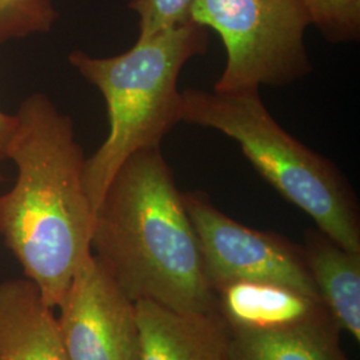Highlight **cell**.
Wrapping results in <instances>:
<instances>
[{
	"instance_id": "1",
	"label": "cell",
	"mask_w": 360,
	"mask_h": 360,
	"mask_svg": "<svg viewBox=\"0 0 360 360\" xmlns=\"http://www.w3.org/2000/svg\"><path fill=\"white\" fill-rule=\"evenodd\" d=\"M6 159L18 169L0 195V238L52 309L91 254L95 211L84 187L86 158L74 122L37 92L13 114Z\"/></svg>"
},
{
	"instance_id": "2",
	"label": "cell",
	"mask_w": 360,
	"mask_h": 360,
	"mask_svg": "<svg viewBox=\"0 0 360 360\" xmlns=\"http://www.w3.org/2000/svg\"><path fill=\"white\" fill-rule=\"evenodd\" d=\"M91 252L134 302L219 314L199 242L160 147L131 155L95 211Z\"/></svg>"
},
{
	"instance_id": "3",
	"label": "cell",
	"mask_w": 360,
	"mask_h": 360,
	"mask_svg": "<svg viewBox=\"0 0 360 360\" xmlns=\"http://www.w3.org/2000/svg\"><path fill=\"white\" fill-rule=\"evenodd\" d=\"M207 49L208 28L188 20L153 38L136 39L116 56L70 53V65L102 92L110 123L103 144L84 163L83 180L94 211L129 156L160 147L180 123V71Z\"/></svg>"
},
{
	"instance_id": "4",
	"label": "cell",
	"mask_w": 360,
	"mask_h": 360,
	"mask_svg": "<svg viewBox=\"0 0 360 360\" xmlns=\"http://www.w3.org/2000/svg\"><path fill=\"white\" fill-rule=\"evenodd\" d=\"M180 122L217 129L240 146L257 172L316 229L360 252V210L340 169L296 141L274 119L259 90L180 91Z\"/></svg>"
},
{
	"instance_id": "5",
	"label": "cell",
	"mask_w": 360,
	"mask_h": 360,
	"mask_svg": "<svg viewBox=\"0 0 360 360\" xmlns=\"http://www.w3.org/2000/svg\"><path fill=\"white\" fill-rule=\"evenodd\" d=\"M191 20L218 32L227 62L214 91L281 87L312 71L300 0H193Z\"/></svg>"
},
{
	"instance_id": "6",
	"label": "cell",
	"mask_w": 360,
	"mask_h": 360,
	"mask_svg": "<svg viewBox=\"0 0 360 360\" xmlns=\"http://www.w3.org/2000/svg\"><path fill=\"white\" fill-rule=\"evenodd\" d=\"M183 200L212 288L231 282H263L321 300L302 245L279 233L240 224L214 206L202 191L183 193Z\"/></svg>"
},
{
	"instance_id": "7",
	"label": "cell",
	"mask_w": 360,
	"mask_h": 360,
	"mask_svg": "<svg viewBox=\"0 0 360 360\" xmlns=\"http://www.w3.org/2000/svg\"><path fill=\"white\" fill-rule=\"evenodd\" d=\"M58 326L70 360H138L136 304L91 252L58 307Z\"/></svg>"
},
{
	"instance_id": "8",
	"label": "cell",
	"mask_w": 360,
	"mask_h": 360,
	"mask_svg": "<svg viewBox=\"0 0 360 360\" xmlns=\"http://www.w3.org/2000/svg\"><path fill=\"white\" fill-rule=\"evenodd\" d=\"M138 360H229L230 331L219 314H187L135 302Z\"/></svg>"
},
{
	"instance_id": "9",
	"label": "cell",
	"mask_w": 360,
	"mask_h": 360,
	"mask_svg": "<svg viewBox=\"0 0 360 360\" xmlns=\"http://www.w3.org/2000/svg\"><path fill=\"white\" fill-rule=\"evenodd\" d=\"M214 292L229 330L272 333L331 319L321 300L281 284L231 282Z\"/></svg>"
},
{
	"instance_id": "10",
	"label": "cell",
	"mask_w": 360,
	"mask_h": 360,
	"mask_svg": "<svg viewBox=\"0 0 360 360\" xmlns=\"http://www.w3.org/2000/svg\"><path fill=\"white\" fill-rule=\"evenodd\" d=\"M0 360H70L53 309L26 278L0 283Z\"/></svg>"
},
{
	"instance_id": "11",
	"label": "cell",
	"mask_w": 360,
	"mask_h": 360,
	"mask_svg": "<svg viewBox=\"0 0 360 360\" xmlns=\"http://www.w3.org/2000/svg\"><path fill=\"white\" fill-rule=\"evenodd\" d=\"M303 254L318 295L340 333L360 342V252L338 245L321 230L304 233Z\"/></svg>"
},
{
	"instance_id": "12",
	"label": "cell",
	"mask_w": 360,
	"mask_h": 360,
	"mask_svg": "<svg viewBox=\"0 0 360 360\" xmlns=\"http://www.w3.org/2000/svg\"><path fill=\"white\" fill-rule=\"evenodd\" d=\"M229 331V360H354L331 319L272 333Z\"/></svg>"
},
{
	"instance_id": "13",
	"label": "cell",
	"mask_w": 360,
	"mask_h": 360,
	"mask_svg": "<svg viewBox=\"0 0 360 360\" xmlns=\"http://www.w3.org/2000/svg\"><path fill=\"white\" fill-rule=\"evenodd\" d=\"M58 16L53 0H0V44L49 32Z\"/></svg>"
},
{
	"instance_id": "14",
	"label": "cell",
	"mask_w": 360,
	"mask_h": 360,
	"mask_svg": "<svg viewBox=\"0 0 360 360\" xmlns=\"http://www.w3.org/2000/svg\"><path fill=\"white\" fill-rule=\"evenodd\" d=\"M311 26L331 43H352L360 38V0H300Z\"/></svg>"
},
{
	"instance_id": "15",
	"label": "cell",
	"mask_w": 360,
	"mask_h": 360,
	"mask_svg": "<svg viewBox=\"0 0 360 360\" xmlns=\"http://www.w3.org/2000/svg\"><path fill=\"white\" fill-rule=\"evenodd\" d=\"M193 0H129V8L139 18L138 39L155 35L191 20Z\"/></svg>"
},
{
	"instance_id": "16",
	"label": "cell",
	"mask_w": 360,
	"mask_h": 360,
	"mask_svg": "<svg viewBox=\"0 0 360 360\" xmlns=\"http://www.w3.org/2000/svg\"><path fill=\"white\" fill-rule=\"evenodd\" d=\"M13 115L0 110V160L6 159V150L13 134Z\"/></svg>"
},
{
	"instance_id": "17",
	"label": "cell",
	"mask_w": 360,
	"mask_h": 360,
	"mask_svg": "<svg viewBox=\"0 0 360 360\" xmlns=\"http://www.w3.org/2000/svg\"><path fill=\"white\" fill-rule=\"evenodd\" d=\"M4 181V176H3V174H1V171H0V184Z\"/></svg>"
}]
</instances>
